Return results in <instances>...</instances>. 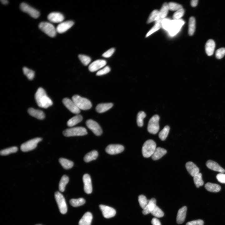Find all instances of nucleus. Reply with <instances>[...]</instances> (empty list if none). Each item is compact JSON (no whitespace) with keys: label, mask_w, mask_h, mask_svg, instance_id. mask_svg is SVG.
Wrapping results in <instances>:
<instances>
[{"label":"nucleus","mask_w":225,"mask_h":225,"mask_svg":"<svg viewBox=\"0 0 225 225\" xmlns=\"http://www.w3.org/2000/svg\"><path fill=\"white\" fill-rule=\"evenodd\" d=\"M184 13V10L182 8L174 13L173 16V18L174 20H179L183 16Z\"/></svg>","instance_id":"de8ad7c7"},{"label":"nucleus","mask_w":225,"mask_h":225,"mask_svg":"<svg viewBox=\"0 0 225 225\" xmlns=\"http://www.w3.org/2000/svg\"><path fill=\"white\" fill-rule=\"evenodd\" d=\"M115 50V49L114 48H111L104 52L102 54V56L106 58L110 57L113 53Z\"/></svg>","instance_id":"603ef678"},{"label":"nucleus","mask_w":225,"mask_h":225,"mask_svg":"<svg viewBox=\"0 0 225 225\" xmlns=\"http://www.w3.org/2000/svg\"><path fill=\"white\" fill-rule=\"evenodd\" d=\"M104 60H97L92 63L88 67V69L91 72L96 71L104 66L106 64Z\"/></svg>","instance_id":"f3484780"},{"label":"nucleus","mask_w":225,"mask_h":225,"mask_svg":"<svg viewBox=\"0 0 225 225\" xmlns=\"http://www.w3.org/2000/svg\"><path fill=\"white\" fill-rule=\"evenodd\" d=\"M74 24V22L71 20L62 22L56 28L57 32L60 33H63L71 28Z\"/></svg>","instance_id":"2eb2a0df"},{"label":"nucleus","mask_w":225,"mask_h":225,"mask_svg":"<svg viewBox=\"0 0 225 225\" xmlns=\"http://www.w3.org/2000/svg\"><path fill=\"white\" fill-rule=\"evenodd\" d=\"M159 116L158 115L153 116L149 120L148 125L147 129L150 133L155 134L159 129Z\"/></svg>","instance_id":"39448f33"},{"label":"nucleus","mask_w":225,"mask_h":225,"mask_svg":"<svg viewBox=\"0 0 225 225\" xmlns=\"http://www.w3.org/2000/svg\"><path fill=\"white\" fill-rule=\"evenodd\" d=\"M204 222L202 220L198 219L189 222L186 225H203Z\"/></svg>","instance_id":"3c124183"},{"label":"nucleus","mask_w":225,"mask_h":225,"mask_svg":"<svg viewBox=\"0 0 225 225\" xmlns=\"http://www.w3.org/2000/svg\"><path fill=\"white\" fill-rule=\"evenodd\" d=\"M152 225H161L159 220L157 218H153L151 221Z\"/></svg>","instance_id":"5fc2aeb1"},{"label":"nucleus","mask_w":225,"mask_h":225,"mask_svg":"<svg viewBox=\"0 0 225 225\" xmlns=\"http://www.w3.org/2000/svg\"><path fill=\"white\" fill-rule=\"evenodd\" d=\"M215 47V42L213 40L209 39L207 42L205 49L206 53L208 56H210L213 54Z\"/></svg>","instance_id":"393cba45"},{"label":"nucleus","mask_w":225,"mask_h":225,"mask_svg":"<svg viewBox=\"0 0 225 225\" xmlns=\"http://www.w3.org/2000/svg\"><path fill=\"white\" fill-rule=\"evenodd\" d=\"M187 211V208L186 206H184L178 210L177 218V222L179 224L182 223L184 221Z\"/></svg>","instance_id":"412c9836"},{"label":"nucleus","mask_w":225,"mask_h":225,"mask_svg":"<svg viewBox=\"0 0 225 225\" xmlns=\"http://www.w3.org/2000/svg\"><path fill=\"white\" fill-rule=\"evenodd\" d=\"M1 1L2 4L5 5L7 4L8 2L7 0H1Z\"/></svg>","instance_id":"4d7b16f0"},{"label":"nucleus","mask_w":225,"mask_h":225,"mask_svg":"<svg viewBox=\"0 0 225 225\" xmlns=\"http://www.w3.org/2000/svg\"><path fill=\"white\" fill-rule=\"evenodd\" d=\"M87 127L97 136L100 135L102 133V130L99 124L95 121L89 119L86 122Z\"/></svg>","instance_id":"9b49d317"},{"label":"nucleus","mask_w":225,"mask_h":225,"mask_svg":"<svg viewBox=\"0 0 225 225\" xmlns=\"http://www.w3.org/2000/svg\"><path fill=\"white\" fill-rule=\"evenodd\" d=\"M206 165L209 169L222 173L225 172V170L217 163L211 160H208L206 162Z\"/></svg>","instance_id":"aec40b11"},{"label":"nucleus","mask_w":225,"mask_h":225,"mask_svg":"<svg viewBox=\"0 0 225 225\" xmlns=\"http://www.w3.org/2000/svg\"><path fill=\"white\" fill-rule=\"evenodd\" d=\"M48 19L53 23L61 22L64 20V17L61 13L57 12H52L48 16Z\"/></svg>","instance_id":"dca6fc26"},{"label":"nucleus","mask_w":225,"mask_h":225,"mask_svg":"<svg viewBox=\"0 0 225 225\" xmlns=\"http://www.w3.org/2000/svg\"><path fill=\"white\" fill-rule=\"evenodd\" d=\"M162 20L156 22L155 25L152 28L146 35L147 37L154 32L158 30L162 27L161 22Z\"/></svg>","instance_id":"a19ab883"},{"label":"nucleus","mask_w":225,"mask_h":225,"mask_svg":"<svg viewBox=\"0 0 225 225\" xmlns=\"http://www.w3.org/2000/svg\"><path fill=\"white\" fill-rule=\"evenodd\" d=\"M225 55V48H222L218 49L215 53L216 58L218 59L222 58Z\"/></svg>","instance_id":"09e8293b"},{"label":"nucleus","mask_w":225,"mask_h":225,"mask_svg":"<svg viewBox=\"0 0 225 225\" xmlns=\"http://www.w3.org/2000/svg\"><path fill=\"white\" fill-rule=\"evenodd\" d=\"M42 140V138H37L30 140L21 145V149L23 152H27L32 150L36 147L38 143Z\"/></svg>","instance_id":"0eeeda50"},{"label":"nucleus","mask_w":225,"mask_h":225,"mask_svg":"<svg viewBox=\"0 0 225 225\" xmlns=\"http://www.w3.org/2000/svg\"><path fill=\"white\" fill-rule=\"evenodd\" d=\"M146 116V113L143 111H141L138 113L137 116V122L139 127H142L143 126V120Z\"/></svg>","instance_id":"ea45409f"},{"label":"nucleus","mask_w":225,"mask_h":225,"mask_svg":"<svg viewBox=\"0 0 225 225\" xmlns=\"http://www.w3.org/2000/svg\"><path fill=\"white\" fill-rule=\"evenodd\" d=\"M59 161L62 167L66 169L71 168L73 165L74 164L72 161L66 158H59Z\"/></svg>","instance_id":"2f4dec72"},{"label":"nucleus","mask_w":225,"mask_h":225,"mask_svg":"<svg viewBox=\"0 0 225 225\" xmlns=\"http://www.w3.org/2000/svg\"><path fill=\"white\" fill-rule=\"evenodd\" d=\"M156 200L154 198L149 200L148 204L142 211L143 214L147 215L151 213L156 205Z\"/></svg>","instance_id":"4be33fe9"},{"label":"nucleus","mask_w":225,"mask_h":225,"mask_svg":"<svg viewBox=\"0 0 225 225\" xmlns=\"http://www.w3.org/2000/svg\"><path fill=\"white\" fill-rule=\"evenodd\" d=\"M39 28L47 35L51 37H54L56 35V29L51 23L43 22L40 23Z\"/></svg>","instance_id":"423d86ee"},{"label":"nucleus","mask_w":225,"mask_h":225,"mask_svg":"<svg viewBox=\"0 0 225 225\" xmlns=\"http://www.w3.org/2000/svg\"><path fill=\"white\" fill-rule=\"evenodd\" d=\"M40 225V224H38V225Z\"/></svg>","instance_id":"13d9d810"},{"label":"nucleus","mask_w":225,"mask_h":225,"mask_svg":"<svg viewBox=\"0 0 225 225\" xmlns=\"http://www.w3.org/2000/svg\"><path fill=\"white\" fill-rule=\"evenodd\" d=\"M169 10L178 11L182 8V6L179 4L173 2H170L168 4Z\"/></svg>","instance_id":"49530a36"},{"label":"nucleus","mask_w":225,"mask_h":225,"mask_svg":"<svg viewBox=\"0 0 225 225\" xmlns=\"http://www.w3.org/2000/svg\"><path fill=\"white\" fill-rule=\"evenodd\" d=\"M18 148L16 146H13L1 150L0 154L1 155L5 156L16 152Z\"/></svg>","instance_id":"c9c22d12"},{"label":"nucleus","mask_w":225,"mask_h":225,"mask_svg":"<svg viewBox=\"0 0 225 225\" xmlns=\"http://www.w3.org/2000/svg\"><path fill=\"white\" fill-rule=\"evenodd\" d=\"M170 130V128L169 126L166 125L163 128L160 132L158 136L160 139L162 141L165 140L167 138Z\"/></svg>","instance_id":"4c0bfd02"},{"label":"nucleus","mask_w":225,"mask_h":225,"mask_svg":"<svg viewBox=\"0 0 225 225\" xmlns=\"http://www.w3.org/2000/svg\"><path fill=\"white\" fill-rule=\"evenodd\" d=\"M35 96L38 105L41 108H48L53 104L52 101L47 95L45 90L41 87L38 89Z\"/></svg>","instance_id":"f257e3e1"},{"label":"nucleus","mask_w":225,"mask_h":225,"mask_svg":"<svg viewBox=\"0 0 225 225\" xmlns=\"http://www.w3.org/2000/svg\"><path fill=\"white\" fill-rule=\"evenodd\" d=\"M20 8L22 11L28 13L34 18H37L40 15V13L38 10L26 3H22L20 5Z\"/></svg>","instance_id":"9d476101"},{"label":"nucleus","mask_w":225,"mask_h":225,"mask_svg":"<svg viewBox=\"0 0 225 225\" xmlns=\"http://www.w3.org/2000/svg\"><path fill=\"white\" fill-rule=\"evenodd\" d=\"M92 219V213L89 212H86L80 220L79 225H90Z\"/></svg>","instance_id":"b1692460"},{"label":"nucleus","mask_w":225,"mask_h":225,"mask_svg":"<svg viewBox=\"0 0 225 225\" xmlns=\"http://www.w3.org/2000/svg\"><path fill=\"white\" fill-rule=\"evenodd\" d=\"M187 171L192 177H194L199 173V169L198 167L193 162H188L185 165Z\"/></svg>","instance_id":"6ab92c4d"},{"label":"nucleus","mask_w":225,"mask_h":225,"mask_svg":"<svg viewBox=\"0 0 225 225\" xmlns=\"http://www.w3.org/2000/svg\"><path fill=\"white\" fill-rule=\"evenodd\" d=\"M169 10L168 4L165 2L162 7L159 11V18L160 19H163L167 15Z\"/></svg>","instance_id":"72a5a7b5"},{"label":"nucleus","mask_w":225,"mask_h":225,"mask_svg":"<svg viewBox=\"0 0 225 225\" xmlns=\"http://www.w3.org/2000/svg\"><path fill=\"white\" fill-rule=\"evenodd\" d=\"M23 73L25 75L28 79L30 80L33 79L35 75L34 72L31 69L24 67L23 68Z\"/></svg>","instance_id":"37998d69"},{"label":"nucleus","mask_w":225,"mask_h":225,"mask_svg":"<svg viewBox=\"0 0 225 225\" xmlns=\"http://www.w3.org/2000/svg\"><path fill=\"white\" fill-rule=\"evenodd\" d=\"M55 198L60 212L65 214L67 211V207L63 195L59 192L57 191L55 193Z\"/></svg>","instance_id":"6e6552de"},{"label":"nucleus","mask_w":225,"mask_h":225,"mask_svg":"<svg viewBox=\"0 0 225 225\" xmlns=\"http://www.w3.org/2000/svg\"><path fill=\"white\" fill-rule=\"evenodd\" d=\"M216 178L218 181L221 183H225V174L220 173L216 176Z\"/></svg>","instance_id":"864d4df0"},{"label":"nucleus","mask_w":225,"mask_h":225,"mask_svg":"<svg viewBox=\"0 0 225 225\" xmlns=\"http://www.w3.org/2000/svg\"><path fill=\"white\" fill-rule=\"evenodd\" d=\"M205 189L208 191L212 192H219L221 190V187L218 184L208 182L205 185Z\"/></svg>","instance_id":"cd10ccee"},{"label":"nucleus","mask_w":225,"mask_h":225,"mask_svg":"<svg viewBox=\"0 0 225 225\" xmlns=\"http://www.w3.org/2000/svg\"><path fill=\"white\" fill-rule=\"evenodd\" d=\"M198 0H192L191 2V5L192 7L196 6L198 4Z\"/></svg>","instance_id":"6e6d98bb"},{"label":"nucleus","mask_w":225,"mask_h":225,"mask_svg":"<svg viewBox=\"0 0 225 225\" xmlns=\"http://www.w3.org/2000/svg\"><path fill=\"white\" fill-rule=\"evenodd\" d=\"M167 152V150L164 148L158 147L156 148L152 156V158L154 160H158L161 158Z\"/></svg>","instance_id":"a878e982"},{"label":"nucleus","mask_w":225,"mask_h":225,"mask_svg":"<svg viewBox=\"0 0 225 225\" xmlns=\"http://www.w3.org/2000/svg\"><path fill=\"white\" fill-rule=\"evenodd\" d=\"M110 71V69L109 67L106 66L103 69L98 71L96 73L97 76H101L109 72Z\"/></svg>","instance_id":"8fccbe9b"},{"label":"nucleus","mask_w":225,"mask_h":225,"mask_svg":"<svg viewBox=\"0 0 225 225\" xmlns=\"http://www.w3.org/2000/svg\"><path fill=\"white\" fill-rule=\"evenodd\" d=\"M28 112L30 115L38 119H43L45 117L43 112L39 109L30 108L28 110Z\"/></svg>","instance_id":"5701e85b"},{"label":"nucleus","mask_w":225,"mask_h":225,"mask_svg":"<svg viewBox=\"0 0 225 225\" xmlns=\"http://www.w3.org/2000/svg\"><path fill=\"white\" fill-rule=\"evenodd\" d=\"M63 135L66 137L81 136L87 134L86 129L82 127H77L68 128L63 132Z\"/></svg>","instance_id":"20e7f679"},{"label":"nucleus","mask_w":225,"mask_h":225,"mask_svg":"<svg viewBox=\"0 0 225 225\" xmlns=\"http://www.w3.org/2000/svg\"><path fill=\"white\" fill-rule=\"evenodd\" d=\"M62 102L65 106L72 112L76 114H78L80 112V109L72 100L65 98L63 99Z\"/></svg>","instance_id":"f8f14e48"},{"label":"nucleus","mask_w":225,"mask_h":225,"mask_svg":"<svg viewBox=\"0 0 225 225\" xmlns=\"http://www.w3.org/2000/svg\"><path fill=\"white\" fill-rule=\"evenodd\" d=\"M184 23V21L182 19L170 21L168 30L171 36L175 35L179 31Z\"/></svg>","instance_id":"1a4fd4ad"},{"label":"nucleus","mask_w":225,"mask_h":225,"mask_svg":"<svg viewBox=\"0 0 225 225\" xmlns=\"http://www.w3.org/2000/svg\"><path fill=\"white\" fill-rule=\"evenodd\" d=\"M78 58L81 62L85 66L88 65L91 61L90 58L85 55L79 54Z\"/></svg>","instance_id":"a18cd8bd"},{"label":"nucleus","mask_w":225,"mask_h":225,"mask_svg":"<svg viewBox=\"0 0 225 225\" xmlns=\"http://www.w3.org/2000/svg\"><path fill=\"white\" fill-rule=\"evenodd\" d=\"M72 100L80 109L87 110L91 108L92 107V104L89 100L79 95L73 96Z\"/></svg>","instance_id":"7ed1b4c3"},{"label":"nucleus","mask_w":225,"mask_h":225,"mask_svg":"<svg viewBox=\"0 0 225 225\" xmlns=\"http://www.w3.org/2000/svg\"><path fill=\"white\" fill-rule=\"evenodd\" d=\"M159 18V11L157 10H154L150 14L148 19L147 23H150L154 21L160 20Z\"/></svg>","instance_id":"473e14b6"},{"label":"nucleus","mask_w":225,"mask_h":225,"mask_svg":"<svg viewBox=\"0 0 225 225\" xmlns=\"http://www.w3.org/2000/svg\"><path fill=\"white\" fill-rule=\"evenodd\" d=\"M82 119V117L81 115H77L69 119L67 122V124L69 127H72L80 122Z\"/></svg>","instance_id":"c85d7f7f"},{"label":"nucleus","mask_w":225,"mask_h":225,"mask_svg":"<svg viewBox=\"0 0 225 225\" xmlns=\"http://www.w3.org/2000/svg\"><path fill=\"white\" fill-rule=\"evenodd\" d=\"M156 148L155 142L152 140H147L143 144L142 148L143 156L146 158L152 157Z\"/></svg>","instance_id":"f03ea898"},{"label":"nucleus","mask_w":225,"mask_h":225,"mask_svg":"<svg viewBox=\"0 0 225 225\" xmlns=\"http://www.w3.org/2000/svg\"><path fill=\"white\" fill-rule=\"evenodd\" d=\"M85 202L84 199L79 198L78 199H72L70 201L71 205L73 207H77L84 204Z\"/></svg>","instance_id":"58836bf2"},{"label":"nucleus","mask_w":225,"mask_h":225,"mask_svg":"<svg viewBox=\"0 0 225 225\" xmlns=\"http://www.w3.org/2000/svg\"><path fill=\"white\" fill-rule=\"evenodd\" d=\"M83 181L85 192L88 194L91 193L92 191V187L91 178L89 175L87 174H84L83 177Z\"/></svg>","instance_id":"a211bd4d"},{"label":"nucleus","mask_w":225,"mask_h":225,"mask_svg":"<svg viewBox=\"0 0 225 225\" xmlns=\"http://www.w3.org/2000/svg\"><path fill=\"white\" fill-rule=\"evenodd\" d=\"M113 106V104L111 103H101L97 106L96 110L98 112L102 113L108 111Z\"/></svg>","instance_id":"bb28decb"},{"label":"nucleus","mask_w":225,"mask_h":225,"mask_svg":"<svg viewBox=\"0 0 225 225\" xmlns=\"http://www.w3.org/2000/svg\"><path fill=\"white\" fill-rule=\"evenodd\" d=\"M124 150V147L121 145L112 144L107 146L105 150L108 153L114 155L121 153Z\"/></svg>","instance_id":"ddd939ff"},{"label":"nucleus","mask_w":225,"mask_h":225,"mask_svg":"<svg viewBox=\"0 0 225 225\" xmlns=\"http://www.w3.org/2000/svg\"><path fill=\"white\" fill-rule=\"evenodd\" d=\"M149 200H147L146 197L143 195H141L138 197V201L141 207L144 209L148 204Z\"/></svg>","instance_id":"79ce46f5"},{"label":"nucleus","mask_w":225,"mask_h":225,"mask_svg":"<svg viewBox=\"0 0 225 225\" xmlns=\"http://www.w3.org/2000/svg\"><path fill=\"white\" fill-rule=\"evenodd\" d=\"M98 156V153L97 151L93 150L87 153L84 157V160L86 162H88L96 159Z\"/></svg>","instance_id":"c756f323"},{"label":"nucleus","mask_w":225,"mask_h":225,"mask_svg":"<svg viewBox=\"0 0 225 225\" xmlns=\"http://www.w3.org/2000/svg\"><path fill=\"white\" fill-rule=\"evenodd\" d=\"M193 179L196 187L198 188L203 185L204 182L202 178V174L200 172L193 177Z\"/></svg>","instance_id":"e433bc0d"},{"label":"nucleus","mask_w":225,"mask_h":225,"mask_svg":"<svg viewBox=\"0 0 225 225\" xmlns=\"http://www.w3.org/2000/svg\"><path fill=\"white\" fill-rule=\"evenodd\" d=\"M99 207L103 216L106 218H111L116 214V210L112 207L103 205H100Z\"/></svg>","instance_id":"4468645a"},{"label":"nucleus","mask_w":225,"mask_h":225,"mask_svg":"<svg viewBox=\"0 0 225 225\" xmlns=\"http://www.w3.org/2000/svg\"><path fill=\"white\" fill-rule=\"evenodd\" d=\"M151 214L157 218H161L164 216V213L162 210L157 205L151 212Z\"/></svg>","instance_id":"c03bdc74"},{"label":"nucleus","mask_w":225,"mask_h":225,"mask_svg":"<svg viewBox=\"0 0 225 225\" xmlns=\"http://www.w3.org/2000/svg\"><path fill=\"white\" fill-rule=\"evenodd\" d=\"M69 181L68 177L66 175H63L60 180L59 184V189L60 191L63 192L65 190L66 184Z\"/></svg>","instance_id":"f704fd0d"},{"label":"nucleus","mask_w":225,"mask_h":225,"mask_svg":"<svg viewBox=\"0 0 225 225\" xmlns=\"http://www.w3.org/2000/svg\"><path fill=\"white\" fill-rule=\"evenodd\" d=\"M196 27V21L193 17H191L188 23V33L190 36L193 35L195 32Z\"/></svg>","instance_id":"7c9ffc66"}]
</instances>
